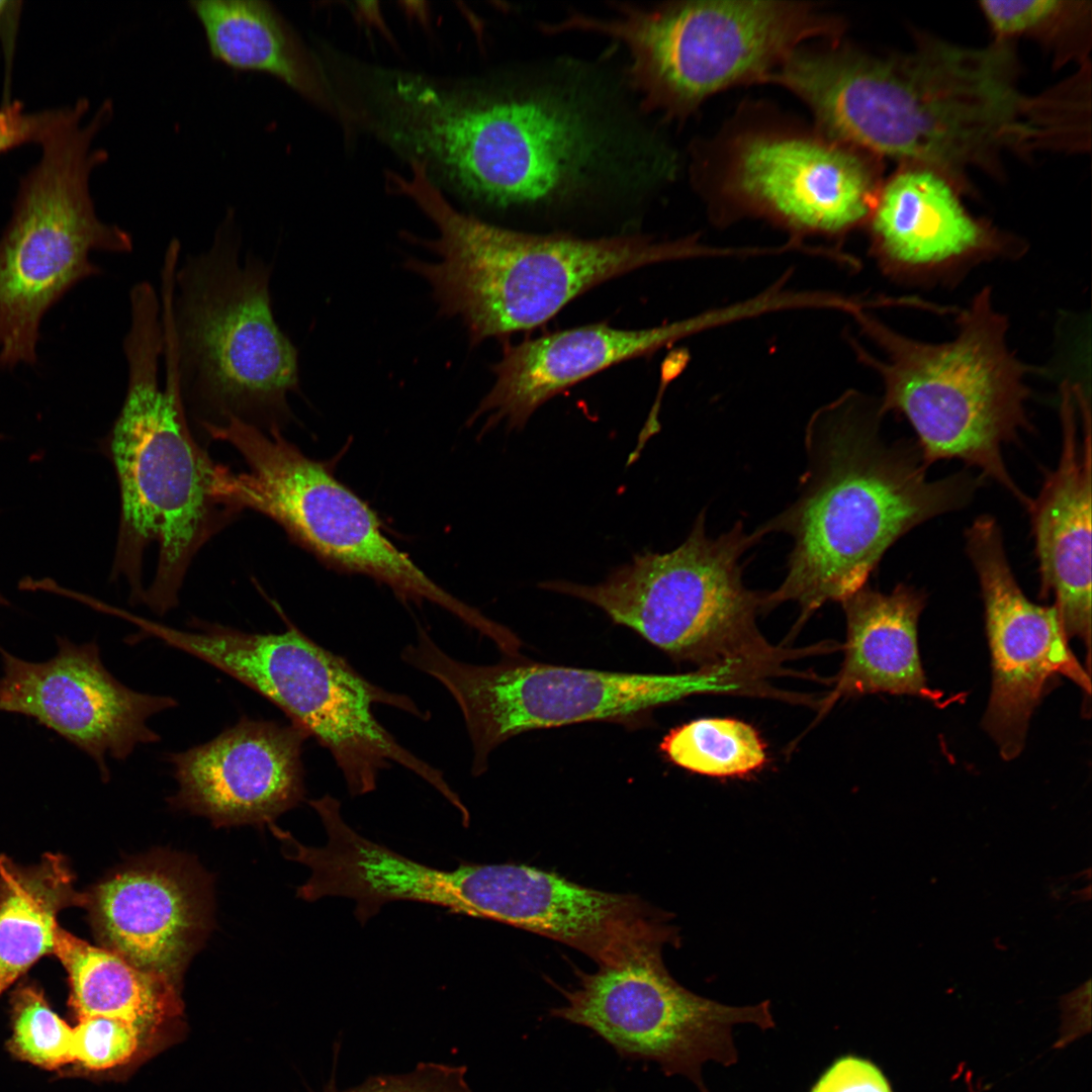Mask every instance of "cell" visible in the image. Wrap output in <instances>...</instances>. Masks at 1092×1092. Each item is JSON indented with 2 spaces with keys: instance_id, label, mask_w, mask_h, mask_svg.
<instances>
[{
  "instance_id": "obj_1",
  "label": "cell",
  "mask_w": 1092,
  "mask_h": 1092,
  "mask_svg": "<svg viewBox=\"0 0 1092 1092\" xmlns=\"http://www.w3.org/2000/svg\"><path fill=\"white\" fill-rule=\"evenodd\" d=\"M1017 76L1009 42L926 39L881 57L829 40L796 50L772 81L806 103L830 138L947 177L988 169L1005 152L1073 140L1068 91L1028 96Z\"/></svg>"
},
{
  "instance_id": "obj_2",
  "label": "cell",
  "mask_w": 1092,
  "mask_h": 1092,
  "mask_svg": "<svg viewBox=\"0 0 1092 1092\" xmlns=\"http://www.w3.org/2000/svg\"><path fill=\"white\" fill-rule=\"evenodd\" d=\"M388 145L463 196L546 205L607 186L630 146L592 96L551 84L448 85L415 74L385 113Z\"/></svg>"
},
{
  "instance_id": "obj_3",
  "label": "cell",
  "mask_w": 1092,
  "mask_h": 1092,
  "mask_svg": "<svg viewBox=\"0 0 1092 1092\" xmlns=\"http://www.w3.org/2000/svg\"><path fill=\"white\" fill-rule=\"evenodd\" d=\"M884 416L880 402L848 393L810 420L799 497L760 528L793 540L787 575L766 593L765 609L795 602L800 623L828 602L842 603L896 541L964 509L982 485L969 471L930 479L916 442L882 436Z\"/></svg>"
},
{
  "instance_id": "obj_4",
  "label": "cell",
  "mask_w": 1092,
  "mask_h": 1092,
  "mask_svg": "<svg viewBox=\"0 0 1092 1092\" xmlns=\"http://www.w3.org/2000/svg\"><path fill=\"white\" fill-rule=\"evenodd\" d=\"M129 304L126 393L106 439L120 492L112 576L127 581L131 601L164 615L196 553L242 509L235 473L189 428L156 290L132 287Z\"/></svg>"
},
{
  "instance_id": "obj_5",
  "label": "cell",
  "mask_w": 1092,
  "mask_h": 1092,
  "mask_svg": "<svg viewBox=\"0 0 1092 1092\" xmlns=\"http://www.w3.org/2000/svg\"><path fill=\"white\" fill-rule=\"evenodd\" d=\"M410 167L407 176L389 174L390 185L436 226V239L418 242L437 260L410 258L404 266L429 283L440 315L462 321L472 345L541 326L612 278L700 253L689 239H584L491 224L456 209L422 163Z\"/></svg>"
},
{
  "instance_id": "obj_6",
  "label": "cell",
  "mask_w": 1092,
  "mask_h": 1092,
  "mask_svg": "<svg viewBox=\"0 0 1092 1092\" xmlns=\"http://www.w3.org/2000/svg\"><path fill=\"white\" fill-rule=\"evenodd\" d=\"M233 211L210 248L178 266L180 243L166 250L161 321L184 401L200 425L230 418L265 431L290 418L287 396L299 389L298 354L277 325L271 269L249 254Z\"/></svg>"
},
{
  "instance_id": "obj_7",
  "label": "cell",
  "mask_w": 1092,
  "mask_h": 1092,
  "mask_svg": "<svg viewBox=\"0 0 1092 1092\" xmlns=\"http://www.w3.org/2000/svg\"><path fill=\"white\" fill-rule=\"evenodd\" d=\"M956 312L954 338L928 343L904 336L858 309L860 326L884 357L864 351L859 356L883 380L882 413L908 421L929 466L961 460L1028 510L1032 499L1008 472L1002 446L1031 429L1026 380L1036 368L1009 348L1008 318L994 307L988 286Z\"/></svg>"
},
{
  "instance_id": "obj_8",
  "label": "cell",
  "mask_w": 1092,
  "mask_h": 1092,
  "mask_svg": "<svg viewBox=\"0 0 1092 1092\" xmlns=\"http://www.w3.org/2000/svg\"><path fill=\"white\" fill-rule=\"evenodd\" d=\"M706 515L687 539L666 553L646 551L615 568L597 584L566 580L539 587L587 602L630 628L672 659L697 669L727 671L755 682L776 674L785 651L769 645L756 627L766 593L747 588L741 557L764 533H747L742 522L711 538Z\"/></svg>"
},
{
  "instance_id": "obj_9",
  "label": "cell",
  "mask_w": 1092,
  "mask_h": 1092,
  "mask_svg": "<svg viewBox=\"0 0 1092 1092\" xmlns=\"http://www.w3.org/2000/svg\"><path fill=\"white\" fill-rule=\"evenodd\" d=\"M615 11L607 19L572 14L548 29L621 41L641 109L669 119L689 115L724 89L764 82L803 42L837 39L843 26L816 5L791 1H685L652 8L619 3Z\"/></svg>"
},
{
  "instance_id": "obj_10",
  "label": "cell",
  "mask_w": 1092,
  "mask_h": 1092,
  "mask_svg": "<svg viewBox=\"0 0 1092 1092\" xmlns=\"http://www.w3.org/2000/svg\"><path fill=\"white\" fill-rule=\"evenodd\" d=\"M86 111L41 142V159L25 178L0 238V369L36 362L46 312L77 283L101 273L92 251L132 250L126 231L100 220L89 192L92 170L107 157L91 146L111 106L104 104L82 125Z\"/></svg>"
},
{
  "instance_id": "obj_11",
  "label": "cell",
  "mask_w": 1092,
  "mask_h": 1092,
  "mask_svg": "<svg viewBox=\"0 0 1092 1092\" xmlns=\"http://www.w3.org/2000/svg\"><path fill=\"white\" fill-rule=\"evenodd\" d=\"M402 660L432 676L459 707L471 742L472 772L488 767L490 753L526 731L605 721L645 723L654 709L698 694L731 691L727 675L696 669L680 674L586 669L508 656L472 664L446 653L419 628Z\"/></svg>"
},
{
  "instance_id": "obj_12",
  "label": "cell",
  "mask_w": 1092,
  "mask_h": 1092,
  "mask_svg": "<svg viewBox=\"0 0 1092 1092\" xmlns=\"http://www.w3.org/2000/svg\"><path fill=\"white\" fill-rule=\"evenodd\" d=\"M215 663L325 747L352 797L373 792L380 772L397 763L431 785L468 821L465 806L443 772L402 746L377 720L373 707H393L421 720H428L429 713L406 695L371 682L290 622L279 633L230 631L218 645Z\"/></svg>"
},
{
  "instance_id": "obj_13",
  "label": "cell",
  "mask_w": 1092,
  "mask_h": 1092,
  "mask_svg": "<svg viewBox=\"0 0 1092 1092\" xmlns=\"http://www.w3.org/2000/svg\"><path fill=\"white\" fill-rule=\"evenodd\" d=\"M202 429L243 457L248 470L235 474L243 510L272 519L293 542L338 572L367 576L403 603H431L482 629L486 617L431 579L384 534L369 505L325 463L282 437L280 428L265 431L230 418Z\"/></svg>"
},
{
  "instance_id": "obj_14",
  "label": "cell",
  "mask_w": 1092,
  "mask_h": 1092,
  "mask_svg": "<svg viewBox=\"0 0 1092 1092\" xmlns=\"http://www.w3.org/2000/svg\"><path fill=\"white\" fill-rule=\"evenodd\" d=\"M695 178L726 217L766 218L794 235L867 223L880 190L874 156L821 130L762 123L727 135Z\"/></svg>"
},
{
  "instance_id": "obj_15",
  "label": "cell",
  "mask_w": 1092,
  "mask_h": 1092,
  "mask_svg": "<svg viewBox=\"0 0 1092 1092\" xmlns=\"http://www.w3.org/2000/svg\"><path fill=\"white\" fill-rule=\"evenodd\" d=\"M663 946L644 947L590 974L577 972V986L561 990L565 1002L550 1014L590 1029L624 1058L653 1062L665 1075L684 1076L709 1092L704 1065L735 1064L733 1028L774 1027L770 1003L727 1006L689 991L666 970Z\"/></svg>"
},
{
  "instance_id": "obj_16",
  "label": "cell",
  "mask_w": 1092,
  "mask_h": 1092,
  "mask_svg": "<svg viewBox=\"0 0 1092 1092\" xmlns=\"http://www.w3.org/2000/svg\"><path fill=\"white\" fill-rule=\"evenodd\" d=\"M966 551L985 610L992 690L982 725L1005 760L1025 744L1032 713L1059 676L1089 698L1090 675L1069 647L1056 607L1029 601L1020 588L995 518L978 517L966 530Z\"/></svg>"
},
{
  "instance_id": "obj_17",
  "label": "cell",
  "mask_w": 1092,
  "mask_h": 1092,
  "mask_svg": "<svg viewBox=\"0 0 1092 1092\" xmlns=\"http://www.w3.org/2000/svg\"><path fill=\"white\" fill-rule=\"evenodd\" d=\"M55 656L30 662L2 651L0 711L30 716L78 746L107 778V757L126 759L161 736L148 721L177 706L170 696L134 691L103 665L95 642L58 640Z\"/></svg>"
},
{
  "instance_id": "obj_18",
  "label": "cell",
  "mask_w": 1092,
  "mask_h": 1092,
  "mask_svg": "<svg viewBox=\"0 0 1092 1092\" xmlns=\"http://www.w3.org/2000/svg\"><path fill=\"white\" fill-rule=\"evenodd\" d=\"M884 274L914 285L953 284L973 267L1017 259L1026 246L965 207L948 177L909 166L880 187L867 220Z\"/></svg>"
},
{
  "instance_id": "obj_19",
  "label": "cell",
  "mask_w": 1092,
  "mask_h": 1092,
  "mask_svg": "<svg viewBox=\"0 0 1092 1092\" xmlns=\"http://www.w3.org/2000/svg\"><path fill=\"white\" fill-rule=\"evenodd\" d=\"M209 883L186 858H134L85 897L103 947L179 985L210 925Z\"/></svg>"
},
{
  "instance_id": "obj_20",
  "label": "cell",
  "mask_w": 1092,
  "mask_h": 1092,
  "mask_svg": "<svg viewBox=\"0 0 1092 1092\" xmlns=\"http://www.w3.org/2000/svg\"><path fill=\"white\" fill-rule=\"evenodd\" d=\"M308 738L292 722L242 717L205 743L168 753L178 787L171 802L217 826L270 825L304 798Z\"/></svg>"
},
{
  "instance_id": "obj_21",
  "label": "cell",
  "mask_w": 1092,
  "mask_h": 1092,
  "mask_svg": "<svg viewBox=\"0 0 1092 1092\" xmlns=\"http://www.w3.org/2000/svg\"><path fill=\"white\" fill-rule=\"evenodd\" d=\"M1084 390L1061 389V453L1027 510L1038 562L1039 595L1053 596L1068 640L1091 657V410Z\"/></svg>"
},
{
  "instance_id": "obj_22",
  "label": "cell",
  "mask_w": 1092,
  "mask_h": 1092,
  "mask_svg": "<svg viewBox=\"0 0 1092 1092\" xmlns=\"http://www.w3.org/2000/svg\"><path fill=\"white\" fill-rule=\"evenodd\" d=\"M697 316L643 330L589 325L508 346L492 366L494 382L470 418L521 429L557 393L623 361L648 355L712 323Z\"/></svg>"
},
{
  "instance_id": "obj_23",
  "label": "cell",
  "mask_w": 1092,
  "mask_h": 1092,
  "mask_svg": "<svg viewBox=\"0 0 1092 1092\" xmlns=\"http://www.w3.org/2000/svg\"><path fill=\"white\" fill-rule=\"evenodd\" d=\"M841 604L846 618L844 659L824 708L840 698L876 693L939 704L943 695L927 685L918 650L925 593L899 583L885 594L866 584Z\"/></svg>"
},
{
  "instance_id": "obj_24",
  "label": "cell",
  "mask_w": 1092,
  "mask_h": 1092,
  "mask_svg": "<svg viewBox=\"0 0 1092 1092\" xmlns=\"http://www.w3.org/2000/svg\"><path fill=\"white\" fill-rule=\"evenodd\" d=\"M189 6L214 59L236 70L274 76L310 101L335 109L321 65L270 3L205 0Z\"/></svg>"
},
{
  "instance_id": "obj_25",
  "label": "cell",
  "mask_w": 1092,
  "mask_h": 1092,
  "mask_svg": "<svg viewBox=\"0 0 1092 1092\" xmlns=\"http://www.w3.org/2000/svg\"><path fill=\"white\" fill-rule=\"evenodd\" d=\"M54 953L68 973L70 1005L78 1020L113 1017L149 1037L181 1013L179 985L138 969L103 946L59 927Z\"/></svg>"
},
{
  "instance_id": "obj_26",
  "label": "cell",
  "mask_w": 1092,
  "mask_h": 1092,
  "mask_svg": "<svg viewBox=\"0 0 1092 1092\" xmlns=\"http://www.w3.org/2000/svg\"><path fill=\"white\" fill-rule=\"evenodd\" d=\"M79 902L85 897L74 892L61 856L49 854L29 868L1 864L0 996L40 958L54 953L57 916Z\"/></svg>"
},
{
  "instance_id": "obj_27",
  "label": "cell",
  "mask_w": 1092,
  "mask_h": 1092,
  "mask_svg": "<svg viewBox=\"0 0 1092 1092\" xmlns=\"http://www.w3.org/2000/svg\"><path fill=\"white\" fill-rule=\"evenodd\" d=\"M659 749L675 765L713 778L747 776L767 761L758 732L730 718H702L670 729Z\"/></svg>"
},
{
  "instance_id": "obj_28",
  "label": "cell",
  "mask_w": 1092,
  "mask_h": 1092,
  "mask_svg": "<svg viewBox=\"0 0 1092 1092\" xmlns=\"http://www.w3.org/2000/svg\"><path fill=\"white\" fill-rule=\"evenodd\" d=\"M1085 4L1063 0H986L979 3L996 41L1036 38L1057 48L1060 58L1071 56L1068 39L1074 42L1075 34L1082 36L1084 33V22L1090 11Z\"/></svg>"
},
{
  "instance_id": "obj_29",
  "label": "cell",
  "mask_w": 1092,
  "mask_h": 1092,
  "mask_svg": "<svg viewBox=\"0 0 1092 1092\" xmlns=\"http://www.w3.org/2000/svg\"><path fill=\"white\" fill-rule=\"evenodd\" d=\"M73 1027L48 1004L35 987H19L12 997L9 1051L34 1066L54 1070L73 1063Z\"/></svg>"
},
{
  "instance_id": "obj_30",
  "label": "cell",
  "mask_w": 1092,
  "mask_h": 1092,
  "mask_svg": "<svg viewBox=\"0 0 1092 1092\" xmlns=\"http://www.w3.org/2000/svg\"><path fill=\"white\" fill-rule=\"evenodd\" d=\"M147 1039L140 1028L121 1019L82 1018L73 1027V1063L92 1071L112 1069L133 1059Z\"/></svg>"
},
{
  "instance_id": "obj_31",
  "label": "cell",
  "mask_w": 1092,
  "mask_h": 1092,
  "mask_svg": "<svg viewBox=\"0 0 1092 1092\" xmlns=\"http://www.w3.org/2000/svg\"><path fill=\"white\" fill-rule=\"evenodd\" d=\"M324 1092H470L463 1067L437 1063L420 1064L402 1075L376 1077L357 1087L338 1090L330 1085Z\"/></svg>"
},
{
  "instance_id": "obj_32",
  "label": "cell",
  "mask_w": 1092,
  "mask_h": 1092,
  "mask_svg": "<svg viewBox=\"0 0 1092 1092\" xmlns=\"http://www.w3.org/2000/svg\"><path fill=\"white\" fill-rule=\"evenodd\" d=\"M77 106L60 111L26 113L20 105L0 109V153L27 142H42L56 127L70 119Z\"/></svg>"
},
{
  "instance_id": "obj_33",
  "label": "cell",
  "mask_w": 1092,
  "mask_h": 1092,
  "mask_svg": "<svg viewBox=\"0 0 1092 1092\" xmlns=\"http://www.w3.org/2000/svg\"><path fill=\"white\" fill-rule=\"evenodd\" d=\"M811 1092H892L882 1072L871 1062L845 1057L833 1064Z\"/></svg>"
},
{
  "instance_id": "obj_34",
  "label": "cell",
  "mask_w": 1092,
  "mask_h": 1092,
  "mask_svg": "<svg viewBox=\"0 0 1092 1092\" xmlns=\"http://www.w3.org/2000/svg\"><path fill=\"white\" fill-rule=\"evenodd\" d=\"M6 4V1H0V14L4 11Z\"/></svg>"
},
{
  "instance_id": "obj_35",
  "label": "cell",
  "mask_w": 1092,
  "mask_h": 1092,
  "mask_svg": "<svg viewBox=\"0 0 1092 1092\" xmlns=\"http://www.w3.org/2000/svg\"><path fill=\"white\" fill-rule=\"evenodd\" d=\"M0 605H7L6 599L0 593Z\"/></svg>"
},
{
  "instance_id": "obj_36",
  "label": "cell",
  "mask_w": 1092,
  "mask_h": 1092,
  "mask_svg": "<svg viewBox=\"0 0 1092 1092\" xmlns=\"http://www.w3.org/2000/svg\"><path fill=\"white\" fill-rule=\"evenodd\" d=\"M1 438V437H0Z\"/></svg>"
}]
</instances>
